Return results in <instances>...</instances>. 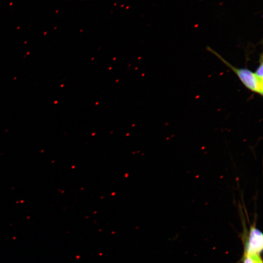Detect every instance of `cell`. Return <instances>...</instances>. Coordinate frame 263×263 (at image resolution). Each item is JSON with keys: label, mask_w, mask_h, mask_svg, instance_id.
<instances>
[{"label": "cell", "mask_w": 263, "mask_h": 263, "mask_svg": "<svg viewBox=\"0 0 263 263\" xmlns=\"http://www.w3.org/2000/svg\"><path fill=\"white\" fill-rule=\"evenodd\" d=\"M207 49L216 56L227 67L229 68L236 74L241 82L247 89L253 93L262 96L263 92V81L259 79L254 72H253L248 68L235 67L210 47H207Z\"/></svg>", "instance_id": "obj_1"}, {"label": "cell", "mask_w": 263, "mask_h": 263, "mask_svg": "<svg viewBox=\"0 0 263 263\" xmlns=\"http://www.w3.org/2000/svg\"><path fill=\"white\" fill-rule=\"evenodd\" d=\"M263 248V236L255 225L250 227L244 255H260Z\"/></svg>", "instance_id": "obj_2"}, {"label": "cell", "mask_w": 263, "mask_h": 263, "mask_svg": "<svg viewBox=\"0 0 263 263\" xmlns=\"http://www.w3.org/2000/svg\"><path fill=\"white\" fill-rule=\"evenodd\" d=\"M244 263H263L260 255H244Z\"/></svg>", "instance_id": "obj_3"}, {"label": "cell", "mask_w": 263, "mask_h": 263, "mask_svg": "<svg viewBox=\"0 0 263 263\" xmlns=\"http://www.w3.org/2000/svg\"><path fill=\"white\" fill-rule=\"evenodd\" d=\"M263 54H261L259 59V65L254 72L257 77L261 81H263Z\"/></svg>", "instance_id": "obj_4"}]
</instances>
